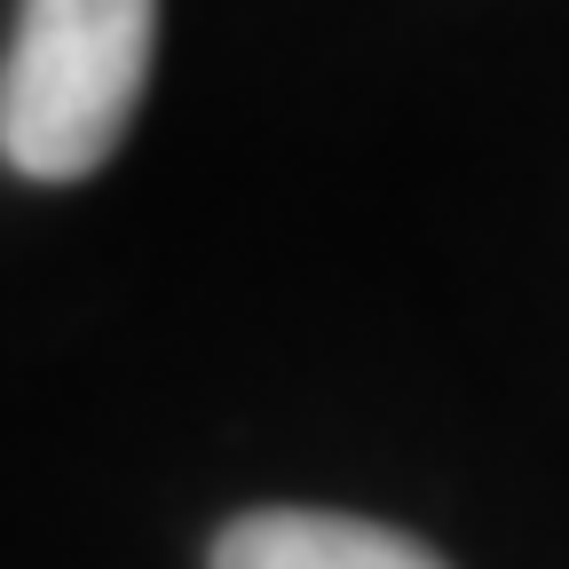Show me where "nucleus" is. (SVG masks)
<instances>
[{"mask_svg":"<svg viewBox=\"0 0 569 569\" xmlns=\"http://www.w3.org/2000/svg\"><path fill=\"white\" fill-rule=\"evenodd\" d=\"M159 0H24L0 56V159L24 182L96 174L142 103Z\"/></svg>","mask_w":569,"mask_h":569,"instance_id":"f257e3e1","label":"nucleus"},{"mask_svg":"<svg viewBox=\"0 0 569 569\" xmlns=\"http://www.w3.org/2000/svg\"><path fill=\"white\" fill-rule=\"evenodd\" d=\"M206 569H443L419 538L388 522H356V515H317V507H269L238 515L213 538Z\"/></svg>","mask_w":569,"mask_h":569,"instance_id":"f03ea898","label":"nucleus"}]
</instances>
